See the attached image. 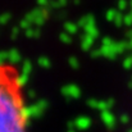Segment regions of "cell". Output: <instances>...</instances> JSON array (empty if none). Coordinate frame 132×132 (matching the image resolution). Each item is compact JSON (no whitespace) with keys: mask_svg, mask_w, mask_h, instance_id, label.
<instances>
[{"mask_svg":"<svg viewBox=\"0 0 132 132\" xmlns=\"http://www.w3.org/2000/svg\"><path fill=\"white\" fill-rule=\"evenodd\" d=\"M1 131L0 132H26L24 112L12 88L4 85L1 90Z\"/></svg>","mask_w":132,"mask_h":132,"instance_id":"obj_1","label":"cell"}]
</instances>
